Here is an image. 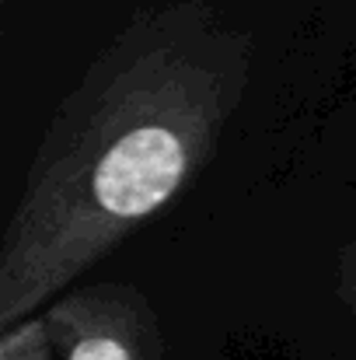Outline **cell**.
<instances>
[{"label":"cell","mask_w":356,"mask_h":360,"mask_svg":"<svg viewBox=\"0 0 356 360\" xmlns=\"http://www.w3.org/2000/svg\"><path fill=\"white\" fill-rule=\"evenodd\" d=\"M220 116L192 77L122 81L28 193L4 255L0 315L14 322L84 262L157 214L189 179Z\"/></svg>","instance_id":"obj_1"},{"label":"cell","mask_w":356,"mask_h":360,"mask_svg":"<svg viewBox=\"0 0 356 360\" xmlns=\"http://www.w3.org/2000/svg\"><path fill=\"white\" fill-rule=\"evenodd\" d=\"M46 329L53 347H60V360H143L122 315L95 297L60 304L46 319Z\"/></svg>","instance_id":"obj_2"},{"label":"cell","mask_w":356,"mask_h":360,"mask_svg":"<svg viewBox=\"0 0 356 360\" xmlns=\"http://www.w3.org/2000/svg\"><path fill=\"white\" fill-rule=\"evenodd\" d=\"M49 329L46 322H28L4 336L0 360H49Z\"/></svg>","instance_id":"obj_3"}]
</instances>
